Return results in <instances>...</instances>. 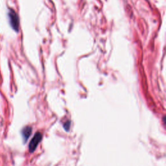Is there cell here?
Listing matches in <instances>:
<instances>
[{
    "mask_svg": "<svg viewBox=\"0 0 166 166\" xmlns=\"http://www.w3.org/2000/svg\"><path fill=\"white\" fill-rule=\"evenodd\" d=\"M8 18H9V23L11 27L16 32H18L19 31V17L13 9L10 8L8 10Z\"/></svg>",
    "mask_w": 166,
    "mask_h": 166,
    "instance_id": "1",
    "label": "cell"
},
{
    "mask_svg": "<svg viewBox=\"0 0 166 166\" xmlns=\"http://www.w3.org/2000/svg\"><path fill=\"white\" fill-rule=\"evenodd\" d=\"M42 134L40 133H36L34 137L32 138L31 141L30 142L29 145V149L30 153H33L35 151L36 148L37 147L38 145L39 144V143L42 140Z\"/></svg>",
    "mask_w": 166,
    "mask_h": 166,
    "instance_id": "2",
    "label": "cell"
},
{
    "mask_svg": "<svg viewBox=\"0 0 166 166\" xmlns=\"http://www.w3.org/2000/svg\"><path fill=\"white\" fill-rule=\"evenodd\" d=\"M32 132V128L31 126H25V127L22 130V136H23V138L24 140V142H27V140L31 136Z\"/></svg>",
    "mask_w": 166,
    "mask_h": 166,
    "instance_id": "3",
    "label": "cell"
},
{
    "mask_svg": "<svg viewBox=\"0 0 166 166\" xmlns=\"http://www.w3.org/2000/svg\"><path fill=\"white\" fill-rule=\"evenodd\" d=\"M69 126H70V122H69V121L68 122H66L64 124V127L66 129V131H69Z\"/></svg>",
    "mask_w": 166,
    "mask_h": 166,
    "instance_id": "4",
    "label": "cell"
}]
</instances>
